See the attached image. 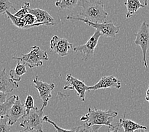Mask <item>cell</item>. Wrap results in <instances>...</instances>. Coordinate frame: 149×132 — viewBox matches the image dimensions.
Instances as JSON below:
<instances>
[{
  "label": "cell",
  "mask_w": 149,
  "mask_h": 132,
  "mask_svg": "<svg viewBox=\"0 0 149 132\" xmlns=\"http://www.w3.org/2000/svg\"><path fill=\"white\" fill-rule=\"evenodd\" d=\"M72 44L65 38H62L56 35L54 36L50 39V48L51 52L61 57L68 55V51L72 48Z\"/></svg>",
  "instance_id": "obj_10"
},
{
  "label": "cell",
  "mask_w": 149,
  "mask_h": 132,
  "mask_svg": "<svg viewBox=\"0 0 149 132\" xmlns=\"http://www.w3.org/2000/svg\"><path fill=\"white\" fill-rule=\"evenodd\" d=\"M6 15H7L8 18L11 20V21L12 22L13 24L17 28H18L19 29H24L25 28V23L24 22L22 19L17 17L15 16L13 14H12V13L10 12L9 11H6Z\"/></svg>",
  "instance_id": "obj_21"
},
{
  "label": "cell",
  "mask_w": 149,
  "mask_h": 132,
  "mask_svg": "<svg viewBox=\"0 0 149 132\" xmlns=\"http://www.w3.org/2000/svg\"><path fill=\"white\" fill-rule=\"evenodd\" d=\"M145 100H146L149 103V85L148 86L147 90L146 91V96H145Z\"/></svg>",
  "instance_id": "obj_31"
},
{
  "label": "cell",
  "mask_w": 149,
  "mask_h": 132,
  "mask_svg": "<svg viewBox=\"0 0 149 132\" xmlns=\"http://www.w3.org/2000/svg\"><path fill=\"white\" fill-rule=\"evenodd\" d=\"M124 5L127 8V13L126 17L129 19L138 10L141 8H144L145 5L141 3L140 0H127L124 3Z\"/></svg>",
  "instance_id": "obj_17"
},
{
  "label": "cell",
  "mask_w": 149,
  "mask_h": 132,
  "mask_svg": "<svg viewBox=\"0 0 149 132\" xmlns=\"http://www.w3.org/2000/svg\"><path fill=\"white\" fill-rule=\"evenodd\" d=\"M10 125L8 124L7 116L0 118V132H10Z\"/></svg>",
  "instance_id": "obj_26"
},
{
  "label": "cell",
  "mask_w": 149,
  "mask_h": 132,
  "mask_svg": "<svg viewBox=\"0 0 149 132\" xmlns=\"http://www.w3.org/2000/svg\"><path fill=\"white\" fill-rule=\"evenodd\" d=\"M66 19L70 21H80L84 22L87 25L94 28L98 32H100L101 36L107 37V38L116 37L120 30L119 27L116 26L112 22H93L80 18L75 15H68Z\"/></svg>",
  "instance_id": "obj_3"
},
{
  "label": "cell",
  "mask_w": 149,
  "mask_h": 132,
  "mask_svg": "<svg viewBox=\"0 0 149 132\" xmlns=\"http://www.w3.org/2000/svg\"><path fill=\"white\" fill-rule=\"evenodd\" d=\"M110 88H115L116 89H120L121 88L120 81L113 76L102 77L94 85L89 86V91H96L97 90L107 89Z\"/></svg>",
  "instance_id": "obj_12"
},
{
  "label": "cell",
  "mask_w": 149,
  "mask_h": 132,
  "mask_svg": "<svg viewBox=\"0 0 149 132\" xmlns=\"http://www.w3.org/2000/svg\"><path fill=\"white\" fill-rule=\"evenodd\" d=\"M143 1H144V5L145 6H147L148 5V2L149 1V0H143Z\"/></svg>",
  "instance_id": "obj_32"
},
{
  "label": "cell",
  "mask_w": 149,
  "mask_h": 132,
  "mask_svg": "<svg viewBox=\"0 0 149 132\" xmlns=\"http://www.w3.org/2000/svg\"><path fill=\"white\" fill-rule=\"evenodd\" d=\"M7 95H8L7 93H5L0 91V104H3L5 102L6 100H7V99H6Z\"/></svg>",
  "instance_id": "obj_29"
},
{
  "label": "cell",
  "mask_w": 149,
  "mask_h": 132,
  "mask_svg": "<svg viewBox=\"0 0 149 132\" xmlns=\"http://www.w3.org/2000/svg\"><path fill=\"white\" fill-rule=\"evenodd\" d=\"M55 132H56V131H55Z\"/></svg>",
  "instance_id": "obj_34"
},
{
  "label": "cell",
  "mask_w": 149,
  "mask_h": 132,
  "mask_svg": "<svg viewBox=\"0 0 149 132\" xmlns=\"http://www.w3.org/2000/svg\"><path fill=\"white\" fill-rule=\"evenodd\" d=\"M29 8H30V3L28 2H26L24 3V5L22 6L21 8L19 10H18V11L13 15L16 17H17L22 19L25 16V15H26L27 13H29Z\"/></svg>",
  "instance_id": "obj_27"
},
{
  "label": "cell",
  "mask_w": 149,
  "mask_h": 132,
  "mask_svg": "<svg viewBox=\"0 0 149 132\" xmlns=\"http://www.w3.org/2000/svg\"><path fill=\"white\" fill-rule=\"evenodd\" d=\"M142 132H147V131H144V130H143V131H142Z\"/></svg>",
  "instance_id": "obj_33"
},
{
  "label": "cell",
  "mask_w": 149,
  "mask_h": 132,
  "mask_svg": "<svg viewBox=\"0 0 149 132\" xmlns=\"http://www.w3.org/2000/svg\"><path fill=\"white\" fill-rule=\"evenodd\" d=\"M118 113L116 111L108 109L106 111L89 108L87 113L80 117V121L88 126H107L109 128L113 127L111 124L113 120L117 117Z\"/></svg>",
  "instance_id": "obj_2"
},
{
  "label": "cell",
  "mask_w": 149,
  "mask_h": 132,
  "mask_svg": "<svg viewBox=\"0 0 149 132\" xmlns=\"http://www.w3.org/2000/svg\"><path fill=\"white\" fill-rule=\"evenodd\" d=\"M101 34L96 30L93 35L87 41V43L82 45L76 46L73 48L74 52H81L84 54L83 60L86 61L92 58L94 56V50L97 45L98 41L101 37Z\"/></svg>",
  "instance_id": "obj_7"
},
{
  "label": "cell",
  "mask_w": 149,
  "mask_h": 132,
  "mask_svg": "<svg viewBox=\"0 0 149 132\" xmlns=\"http://www.w3.org/2000/svg\"><path fill=\"white\" fill-rule=\"evenodd\" d=\"M43 109H38L36 106L22 117L20 126L24 128H29L36 132H44L43 130Z\"/></svg>",
  "instance_id": "obj_5"
},
{
  "label": "cell",
  "mask_w": 149,
  "mask_h": 132,
  "mask_svg": "<svg viewBox=\"0 0 149 132\" xmlns=\"http://www.w3.org/2000/svg\"><path fill=\"white\" fill-rule=\"evenodd\" d=\"M22 19L25 23V29H28L33 28V27H38L42 26L40 23H36V18L35 15H33L30 13H27Z\"/></svg>",
  "instance_id": "obj_20"
},
{
  "label": "cell",
  "mask_w": 149,
  "mask_h": 132,
  "mask_svg": "<svg viewBox=\"0 0 149 132\" xmlns=\"http://www.w3.org/2000/svg\"><path fill=\"white\" fill-rule=\"evenodd\" d=\"M81 12L78 17L93 22H104L108 13L104 10L102 1L98 0H82L80 2Z\"/></svg>",
  "instance_id": "obj_1"
},
{
  "label": "cell",
  "mask_w": 149,
  "mask_h": 132,
  "mask_svg": "<svg viewBox=\"0 0 149 132\" xmlns=\"http://www.w3.org/2000/svg\"><path fill=\"white\" fill-rule=\"evenodd\" d=\"M66 81L68 84L64 86V90L75 91L81 100L82 102L85 101L86 93L87 91H89V86L86 85L84 81L78 79L70 74L66 75Z\"/></svg>",
  "instance_id": "obj_9"
},
{
  "label": "cell",
  "mask_w": 149,
  "mask_h": 132,
  "mask_svg": "<svg viewBox=\"0 0 149 132\" xmlns=\"http://www.w3.org/2000/svg\"><path fill=\"white\" fill-rule=\"evenodd\" d=\"M102 127L101 126L94 125V126H88L84 124L79 126L75 127V132H99V130Z\"/></svg>",
  "instance_id": "obj_22"
},
{
  "label": "cell",
  "mask_w": 149,
  "mask_h": 132,
  "mask_svg": "<svg viewBox=\"0 0 149 132\" xmlns=\"http://www.w3.org/2000/svg\"><path fill=\"white\" fill-rule=\"evenodd\" d=\"M120 128H121L120 124L119 123H118V124H117L115 125V126H113V127L108 128L107 132H118V131H119Z\"/></svg>",
  "instance_id": "obj_28"
},
{
  "label": "cell",
  "mask_w": 149,
  "mask_h": 132,
  "mask_svg": "<svg viewBox=\"0 0 149 132\" xmlns=\"http://www.w3.org/2000/svg\"><path fill=\"white\" fill-rule=\"evenodd\" d=\"M24 107H25L26 114H28L31 109H33L34 108H35L36 106H35L33 97L31 95H29L26 97L24 103Z\"/></svg>",
  "instance_id": "obj_25"
},
{
  "label": "cell",
  "mask_w": 149,
  "mask_h": 132,
  "mask_svg": "<svg viewBox=\"0 0 149 132\" xmlns=\"http://www.w3.org/2000/svg\"><path fill=\"white\" fill-rule=\"evenodd\" d=\"M43 120L44 122H46V123H49L50 124H51L54 127V128L56 129V132H75V128H73V129H71V130L64 129V128H62L59 127V126H57V125L55 123H54V121L50 120L47 116L43 117Z\"/></svg>",
  "instance_id": "obj_24"
},
{
  "label": "cell",
  "mask_w": 149,
  "mask_h": 132,
  "mask_svg": "<svg viewBox=\"0 0 149 132\" xmlns=\"http://www.w3.org/2000/svg\"><path fill=\"white\" fill-rule=\"evenodd\" d=\"M33 83L35 88L38 90L40 99L42 100V109L47 106L50 99L52 97V91L55 88L54 83H47L45 81L38 79V76L36 75V77L33 81Z\"/></svg>",
  "instance_id": "obj_8"
},
{
  "label": "cell",
  "mask_w": 149,
  "mask_h": 132,
  "mask_svg": "<svg viewBox=\"0 0 149 132\" xmlns=\"http://www.w3.org/2000/svg\"><path fill=\"white\" fill-rule=\"evenodd\" d=\"M126 113L124 114V117L119 120V123L121 128H123L124 132H134L136 130H146L147 126L135 123L131 120L126 119Z\"/></svg>",
  "instance_id": "obj_15"
},
{
  "label": "cell",
  "mask_w": 149,
  "mask_h": 132,
  "mask_svg": "<svg viewBox=\"0 0 149 132\" xmlns=\"http://www.w3.org/2000/svg\"><path fill=\"white\" fill-rule=\"evenodd\" d=\"M27 73L26 64L20 61H18L15 69H12L9 72V76L14 81H20L21 80V77Z\"/></svg>",
  "instance_id": "obj_16"
},
{
  "label": "cell",
  "mask_w": 149,
  "mask_h": 132,
  "mask_svg": "<svg viewBox=\"0 0 149 132\" xmlns=\"http://www.w3.org/2000/svg\"><path fill=\"white\" fill-rule=\"evenodd\" d=\"M26 114V110L24 104H22L19 97L17 96L15 102L12 104L11 107L10 108L7 114L8 119V124L12 126L19 119Z\"/></svg>",
  "instance_id": "obj_11"
},
{
  "label": "cell",
  "mask_w": 149,
  "mask_h": 132,
  "mask_svg": "<svg viewBox=\"0 0 149 132\" xmlns=\"http://www.w3.org/2000/svg\"><path fill=\"white\" fill-rule=\"evenodd\" d=\"M19 86L17 83L12 80L6 74L5 68L0 71V91L8 93L12 92Z\"/></svg>",
  "instance_id": "obj_14"
},
{
  "label": "cell",
  "mask_w": 149,
  "mask_h": 132,
  "mask_svg": "<svg viewBox=\"0 0 149 132\" xmlns=\"http://www.w3.org/2000/svg\"><path fill=\"white\" fill-rule=\"evenodd\" d=\"M13 60L20 61L26 65H28L29 68L41 67L43 64V61L49 60L48 54L38 46H33L31 50L26 54H22L21 57H12Z\"/></svg>",
  "instance_id": "obj_4"
},
{
  "label": "cell",
  "mask_w": 149,
  "mask_h": 132,
  "mask_svg": "<svg viewBox=\"0 0 149 132\" xmlns=\"http://www.w3.org/2000/svg\"><path fill=\"white\" fill-rule=\"evenodd\" d=\"M10 8H13L15 10L13 7V4L10 1V0H0V15L5 14L6 11Z\"/></svg>",
  "instance_id": "obj_23"
},
{
  "label": "cell",
  "mask_w": 149,
  "mask_h": 132,
  "mask_svg": "<svg viewBox=\"0 0 149 132\" xmlns=\"http://www.w3.org/2000/svg\"><path fill=\"white\" fill-rule=\"evenodd\" d=\"M29 13L35 15L36 23H40L42 26H53L55 25V20L46 10L40 8H29Z\"/></svg>",
  "instance_id": "obj_13"
},
{
  "label": "cell",
  "mask_w": 149,
  "mask_h": 132,
  "mask_svg": "<svg viewBox=\"0 0 149 132\" xmlns=\"http://www.w3.org/2000/svg\"><path fill=\"white\" fill-rule=\"evenodd\" d=\"M17 95H12L6 100L5 102L3 104H0V118L3 117L7 116L8 113L9 111L10 108L11 107L12 104L15 102L17 99Z\"/></svg>",
  "instance_id": "obj_18"
},
{
  "label": "cell",
  "mask_w": 149,
  "mask_h": 132,
  "mask_svg": "<svg viewBox=\"0 0 149 132\" xmlns=\"http://www.w3.org/2000/svg\"><path fill=\"white\" fill-rule=\"evenodd\" d=\"M15 132H35V131H34V130H33L29 129V128H24V130L17 131H15Z\"/></svg>",
  "instance_id": "obj_30"
},
{
  "label": "cell",
  "mask_w": 149,
  "mask_h": 132,
  "mask_svg": "<svg viewBox=\"0 0 149 132\" xmlns=\"http://www.w3.org/2000/svg\"><path fill=\"white\" fill-rule=\"evenodd\" d=\"M80 0H57L55 3L56 7L61 10H72L76 7Z\"/></svg>",
  "instance_id": "obj_19"
},
{
  "label": "cell",
  "mask_w": 149,
  "mask_h": 132,
  "mask_svg": "<svg viewBox=\"0 0 149 132\" xmlns=\"http://www.w3.org/2000/svg\"><path fill=\"white\" fill-rule=\"evenodd\" d=\"M134 43L141 48L143 53V62L145 68L148 67L147 61V51L149 49V24L146 21L142 22L138 32L135 35Z\"/></svg>",
  "instance_id": "obj_6"
}]
</instances>
